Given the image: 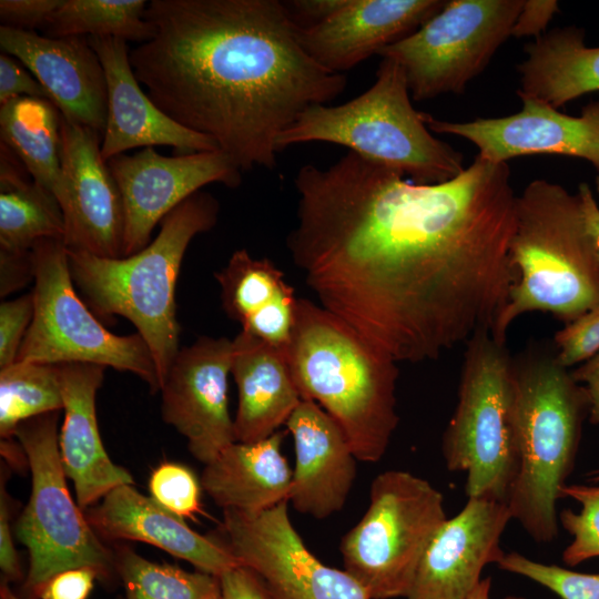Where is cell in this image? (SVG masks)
I'll list each match as a JSON object with an SVG mask.
<instances>
[{
	"label": "cell",
	"mask_w": 599,
	"mask_h": 599,
	"mask_svg": "<svg viewBox=\"0 0 599 599\" xmlns=\"http://www.w3.org/2000/svg\"><path fill=\"white\" fill-rule=\"evenodd\" d=\"M514 281L491 336L506 344L520 315L550 313L566 324L599 305V256L578 194L537 179L517 195L510 243Z\"/></svg>",
	"instance_id": "obj_6"
},
{
	"label": "cell",
	"mask_w": 599,
	"mask_h": 599,
	"mask_svg": "<svg viewBox=\"0 0 599 599\" xmlns=\"http://www.w3.org/2000/svg\"><path fill=\"white\" fill-rule=\"evenodd\" d=\"M232 344L231 375L238 393L235 441L254 443L286 424L302 398L285 351L244 331Z\"/></svg>",
	"instance_id": "obj_25"
},
{
	"label": "cell",
	"mask_w": 599,
	"mask_h": 599,
	"mask_svg": "<svg viewBox=\"0 0 599 599\" xmlns=\"http://www.w3.org/2000/svg\"><path fill=\"white\" fill-rule=\"evenodd\" d=\"M517 65L520 99L559 109L585 94L599 92V47H588L585 31L569 26L546 31L524 47Z\"/></svg>",
	"instance_id": "obj_28"
},
{
	"label": "cell",
	"mask_w": 599,
	"mask_h": 599,
	"mask_svg": "<svg viewBox=\"0 0 599 599\" xmlns=\"http://www.w3.org/2000/svg\"><path fill=\"white\" fill-rule=\"evenodd\" d=\"M61 3L62 0H1V26L28 31L43 27Z\"/></svg>",
	"instance_id": "obj_40"
},
{
	"label": "cell",
	"mask_w": 599,
	"mask_h": 599,
	"mask_svg": "<svg viewBox=\"0 0 599 599\" xmlns=\"http://www.w3.org/2000/svg\"><path fill=\"white\" fill-rule=\"evenodd\" d=\"M286 358L301 398L336 420L357 460L379 461L398 425L397 362L306 298L297 300Z\"/></svg>",
	"instance_id": "obj_3"
},
{
	"label": "cell",
	"mask_w": 599,
	"mask_h": 599,
	"mask_svg": "<svg viewBox=\"0 0 599 599\" xmlns=\"http://www.w3.org/2000/svg\"><path fill=\"white\" fill-rule=\"evenodd\" d=\"M144 19L154 35L130 51L136 80L241 171L274 169L278 136L346 88L304 50L284 1L152 0Z\"/></svg>",
	"instance_id": "obj_2"
},
{
	"label": "cell",
	"mask_w": 599,
	"mask_h": 599,
	"mask_svg": "<svg viewBox=\"0 0 599 599\" xmlns=\"http://www.w3.org/2000/svg\"><path fill=\"white\" fill-rule=\"evenodd\" d=\"M33 315L32 291L0 304V369L16 363Z\"/></svg>",
	"instance_id": "obj_38"
},
{
	"label": "cell",
	"mask_w": 599,
	"mask_h": 599,
	"mask_svg": "<svg viewBox=\"0 0 599 599\" xmlns=\"http://www.w3.org/2000/svg\"><path fill=\"white\" fill-rule=\"evenodd\" d=\"M60 136L64 184L59 204L65 247L100 257H123V204L101 155L102 134L61 115Z\"/></svg>",
	"instance_id": "obj_17"
},
{
	"label": "cell",
	"mask_w": 599,
	"mask_h": 599,
	"mask_svg": "<svg viewBox=\"0 0 599 599\" xmlns=\"http://www.w3.org/2000/svg\"><path fill=\"white\" fill-rule=\"evenodd\" d=\"M0 45L31 71L65 120L103 134L105 74L88 38H50L1 26Z\"/></svg>",
	"instance_id": "obj_19"
},
{
	"label": "cell",
	"mask_w": 599,
	"mask_h": 599,
	"mask_svg": "<svg viewBox=\"0 0 599 599\" xmlns=\"http://www.w3.org/2000/svg\"><path fill=\"white\" fill-rule=\"evenodd\" d=\"M512 357L483 331L466 343L458 398L441 439L446 467L465 473L468 498L504 501L518 470Z\"/></svg>",
	"instance_id": "obj_8"
},
{
	"label": "cell",
	"mask_w": 599,
	"mask_h": 599,
	"mask_svg": "<svg viewBox=\"0 0 599 599\" xmlns=\"http://www.w3.org/2000/svg\"><path fill=\"white\" fill-rule=\"evenodd\" d=\"M0 597L1 599H22L14 595L6 582L1 585Z\"/></svg>",
	"instance_id": "obj_50"
},
{
	"label": "cell",
	"mask_w": 599,
	"mask_h": 599,
	"mask_svg": "<svg viewBox=\"0 0 599 599\" xmlns=\"http://www.w3.org/2000/svg\"><path fill=\"white\" fill-rule=\"evenodd\" d=\"M570 373L577 383L585 384L582 386L589 402V420L599 425V352Z\"/></svg>",
	"instance_id": "obj_47"
},
{
	"label": "cell",
	"mask_w": 599,
	"mask_h": 599,
	"mask_svg": "<svg viewBox=\"0 0 599 599\" xmlns=\"http://www.w3.org/2000/svg\"><path fill=\"white\" fill-rule=\"evenodd\" d=\"M59 412L21 423L16 436L31 470V494L17 524L29 552L24 587L33 596L54 575L91 568L99 578L116 571L115 555L99 539L69 493L59 449Z\"/></svg>",
	"instance_id": "obj_10"
},
{
	"label": "cell",
	"mask_w": 599,
	"mask_h": 599,
	"mask_svg": "<svg viewBox=\"0 0 599 599\" xmlns=\"http://www.w3.org/2000/svg\"><path fill=\"white\" fill-rule=\"evenodd\" d=\"M417 111L402 67L382 58L373 85L339 105L314 104L278 136V152L328 142L407 175L419 184L446 182L465 170L463 154L435 138Z\"/></svg>",
	"instance_id": "obj_7"
},
{
	"label": "cell",
	"mask_w": 599,
	"mask_h": 599,
	"mask_svg": "<svg viewBox=\"0 0 599 599\" xmlns=\"http://www.w3.org/2000/svg\"><path fill=\"white\" fill-rule=\"evenodd\" d=\"M85 517L94 531L103 537L150 544L216 577L241 566L223 541L194 531L183 518L132 485L119 486L108 493Z\"/></svg>",
	"instance_id": "obj_24"
},
{
	"label": "cell",
	"mask_w": 599,
	"mask_h": 599,
	"mask_svg": "<svg viewBox=\"0 0 599 599\" xmlns=\"http://www.w3.org/2000/svg\"><path fill=\"white\" fill-rule=\"evenodd\" d=\"M0 567L6 581H16L21 577L18 555L10 528L7 497L1 488L0 500Z\"/></svg>",
	"instance_id": "obj_45"
},
{
	"label": "cell",
	"mask_w": 599,
	"mask_h": 599,
	"mask_svg": "<svg viewBox=\"0 0 599 599\" xmlns=\"http://www.w3.org/2000/svg\"><path fill=\"white\" fill-rule=\"evenodd\" d=\"M99 575L91 568L63 570L49 579L35 597L41 599H87Z\"/></svg>",
	"instance_id": "obj_41"
},
{
	"label": "cell",
	"mask_w": 599,
	"mask_h": 599,
	"mask_svg": "<svg viewBox=\"0 0 599 599\" xmlns=\"http://www.w3.org/2000/svg\"><path fill=\"white\" fill-rule=\"evenodd\" d=\"M590 479L591 481H599V469L593 470L590 473Z\"/></svg>",
	"instance_id": "obj_51"
},
{
	"label": "cell",
	"mask_w": 599,
	"mask_h": 599,
	"mask_svg": "<svg viewBox=\"0 0 599 599\" xmlns=\"http://www.w3.org/2000/svg\"><path fill=\"white\" fill-rule=\"evenodd\" d=\"M561 497L580 504V510L565 508L558 514L559 524L572 537L562 551L569 567L599 557V486L565 485Z\"/></svg>",
	"instance_id": "obj_34"
},
{
	"label": "cell",
	"mask_w": 599,
	"mask_h": 599,
	"mask_svg": "<svg viewBox=\"0 0 599 599\" xmlns=\"http://www.w3.org/2000/svg\"><path fill=\"white\" fill-rule=\"evenodd\" d=\"M232 341L201 336L179 349L161 385L163 420L204 465L235 441L229 412Z\"/></svg>",
	"instance_id": "obj_15"
},
{
	"label": "cell",
	"mask_w": 599,
	"mask_h": 599,
	"mask_svg": "<svg viewBox=\"0 0 599 599\" xmlns=\"http://www.w3.org/2000/svg\"><path fill=\"white\" fill-rule=\"evenodd\" d=\"M222 599H272L257 575L245 566H237L220 577Z\"/></svg>",
	"instance_id": "obj_43"
},
{
	"label": "cell",
	"mask_w": 599,
	"mask_h": 599,
	"mask_svg": "<svg viewBox=\"0 0 599 599\" xmlns=\"http://www.w3.org/2000/svg\"><path fill=\"white\" fill-rule=\"evenodd\" d=\"M521 109L500 118L450 122L428 114V129L460 136L491 163L527 155H561L590 163L599 173V98L587 103L580 115H569L532 99H520Z\"/></svg>",
	"instance_id": "obj_16"
},
{
	"label": "cell",
	"mask_w": 599,
	"mask_h": 599,
	"mask_svg": "<svg viewBox=\"0 0 599 599\" xmlns=\"http://www.w3.org/2000/svg\"><path fill=\"white\" fill-rule=\"evenodd\" d=\"M490 589H491V578L487 577L485 579H481L467 599H489ZM504 599H526V598L510 595V596L505 597Z\"/></svg>",
	"instance_id": "obj_49"
},
{
	"label": "cell",
	"mask_w": 599,
	"mask_h": 599,
	"mask_svg": "<svg viewBox=\"0 0 599 599\" xmlns=\"http://www.w3.org/2000/svg\"><path fill=\"white\" fill-rule=\"evenodd\" d=\"M128 599H222L219 577L150 561L129 548L115 554Z\"/></svg>",
	"instance_id": "obj_33"
},
{
	"label": "cell",
	"mask_w": 599,
	"mask_h": 599,
	"mask_svg": "<svg viewBox=\"0 0 599 599\" xmlns=\"http://www.w3.org/2000/svg\"><path fill=\"white\" fill-rule=\"evenodd\" d=\"M511 519L504 501L468 498L433 537L406 599H467L485 566L505 554L500 538Z\"/></svg>",
	"instance_id": "obj_18"
},
{
	"label": "cell",
	"mask_w": 599,
	"mask_h": 599,
	"mask_svg": "<svg viewBox=\"0 0 599 599\" xmlns=\"http://www.w3.org/2000/svg\"><path fill=\"white\" fill-rule=\"evenodd\" d=\"M559 11L556 0H524L511 30L516 38H539L546 33L547 26Z\"/></svg>",
	"instance_id": "obj_42"
},
{
	"label": "cell",
	"mask_w": 599,
	"mask_h": 599,
	"mask_svg": "<svg viewBox=\"0 0 599 599\" xmlns=\"http://www.w3.org/2000/svg\"><path fill=\"white\" fill-rule=\"evenodd\" d=\"M285 425L295 449L288 500L318 519L339 511L356 477L357 458L345 433L319 405L305 399Z\"/></svg>",
	"instance_id": "obj_22"
},
{
	"label": "cell",
	"mask_w": 599,
	"mask_h": 599,
	"mask_svg": "<svg viewBox=\"0 0 599 599\" xmlns=\"http://www.w3.org/2000/svg\"><path fill=\"white\" fill-rule=\"evenodd\" d=\"M105 74L108 116L101 155L111 158L134 148L169 145L182 154L215 151L209 136L191 131L161 111L136 80L126 41L113 37H88Z\"/></svg>",
	"instance_id": "obj_20"
},
{
	"label": "cell",
	"mask_w": 599,
	"mask_h": 599,
	"mask_svg": "<svg viewBox=\"0 0 599 599\" xmlns=\"http://www.w3.org/2000/svg\"><path fill=\"white\" fill-rule=\"evenodd\" d=\"M445 4L441 0H347L327 19L298 26V40L324 69L342 73L407 37Z\"/></svg>",
	"instance_id": "obj_21"
},
{
	"label": "cell",
	"mask_w": 599,
	"mask_h": 599,
	"mask_svg": "<svg viewBox=\"0 0 599 599\" xmlns=\"http://www.w3.org/2000/svg\"><path fill=\"white\" fill-rule=\"evenodd\" d=\"M104 369L89 363L58 364L64 412L59 449L81 509L119 486L133 484L131 474L108 456L100 436L95 397Z\"/></svg>",
	"instance_id": "obj_23"
},
{
	"label": "cell",
	"mask_w": 599,
	"mask_h": 599,
	"mask_svg": "<svg viewBox=\"0 0 599 599\" xmlns=\"http://www.w3.org/2000/svg\"><path fill=\"white\" fill-rule=\"evenodd\" d=\"M287 502L257 512L223 510V544L257 575L272 599H370L345 569L324 565L308 550Z\"/></svg>",
	"instance_id": "obj_13"
},
{
	"label": "cell",
	"mask_w": 599,
	"mask_h": 599,
	"mask_svg": "<svg viewBox=\"0 0 599 599\" xmlns=\"http://www.w3.org/2000/svg\"><path fill=\"white\" fill-rule=\"evenodd\" d=\"M518 470L507 505L537 544L559 534L557 502L573 470L589 402L556 354L530 348L512 357Z\"/></svg>",
	"instance_id": "obj_5"
},
{
	"label": "cell",
	"mask_w": 599,
	"mask_h": 599,
	"mask_svg": "<svg viewBox=\"0 0 599 599\" xmlns=\"http://www.w3.org/2000/svg\"><path fill=\"white\" fill-rule=\"evenodd\" d=\"M446 519L444 496L428 480L400 469L383 471L372 481L364 516L342 539L344 569L370 599L407 598Z\"/></svg>",
	"instance_id": "obj_9"
},
{
	"label": "cell",
	"mask_w": 599,
	"mask_h": 599,
	"mask_svg": "<svg viewBox=\"0 0 599 599\" xmlns=\"http://www.w3.org/2000/svg\"><path fill=\"white\" fill-rule=\"evenodd\" d=\"M595 185L599 196V175L596 176ZM577 194L580 200L586 229L595 243L599 256V204L593 196L590 185L586 182L579 184Z\"/></svg>",
	"instance_id": "obj_48"
},
{
	"label": "cell",
	"mask_w": 599,
	"mask_h": 599,
	"mask_svg": "<svg viewBox=\"0 0 599 599\" xmlns=\"http://www.w3.org/2000/svg\"><path fill=\"white\" fill-rule=\"evenodd\" d=\"M34 281L31 251L12 253L0 251V296L11 293Z\"/></svg>",
	"instance_id": "obj_44"
},
{
	"label": "cell",
	"mask_w": 599,
	"mask_h": 599,
	"mask_svg": "<svg viewBox=\"0 0 599 599\" xmlns=\"http://www.w3.org/2000/svg\"><path fill=\"white\" fill-rule=\"evenodd\" d=\"M30 176L19 158L1 143L0 251L23 253L43 238L63 240L60 204Z\"/></svg>",
	"instance_id": "obj_29"
},
{
	"label": "cell",
	"mask_w": 599,
	"mask_h": 599,
	"mask_svg": "<svg viewBox=\"0 0 599 599\" xmlns=\"http://www.w3.org/2000/svg\"><path fill=\"white\" fill-rule=\"evenodd\" d=\"M347 0H293L284 1L291 16L301 27L318 23L337 12Z\"/></svg>",
	"instance_id": "obj_46"
},
{
	"label": "cell",
	"mask_w": 599,
	"mask_h": 599,
	"mask_svg": "<svg viewBox=\"0 0 599 599\" xmlns=\"http://www.w3.org/2000/svg\"><path fill=\"white\" fill-rule=\"evenodd\" d=\"M63 409L58 365L16 362L0 369V435L37 416Z\"/></svg>",
	"instance_id": "obj_32"
},
{
	"label": "cell",
	"mask_w": 599,
	"mask_h": 599,
	"mask_svg": "<svg viewBox=\"0 0 599 599\" xmlns=\"http://www.w3.org/2000/svg\"><path fill=\"white\" fill-rule=\"evenodd\" d=\"M556 359L565 368L599 352V305L567 323L554 337Z\"/></svg>",
	"instance_id": "obj_37"
},
{
	"label": "cell",
	"mask_w": 599,
	"mask_h": 599,
	"mask_svg": "<svg viewBox=\"0 0 599 599\" xmlns=\"http://www.w3.org/2000/svg\"><path fill=\"white\" fill-rule=\"evenodd\" d=\"M524 0H449L378 55L404 70L415 101L461 94L511 35Z\"/></svg>",
	"instance_id": "obj_12"
},
{
	"label": "cell",
	"mask_w": 599,
	"mask_h": 599,
	"mask_svg": "<svg viewBox=\"0 0 599 599\" xmlns=\"http://www.w3.org/2000/svg\"><path fill=\"white\" fill-rule=\"evenodd\" d=\"M22 97L49 100L42 84L21 67L12 55H0V105Z\"/></svg>",
	"instance_id": "obj_39"
},
{
	"label": "cell",
	"mask_w": 599,
	"mask_h": 599,
	"mask_svg": "<svg viewBox=\"0 0 599 599\" xmlns=\"http://www.w3.org/2000/svg\"><path fill=\"white\" fill-rule=\"evenodd\" d=\"M286 245L319 305L397 363L437 359L491 333L514 275L517 195L507 163L476 156L419 184L347 151L294 179Z\"/></svg>",
	"instance_id": "obj_1"
},
{
	"label": "cell",
	"mask_w": 599,
	"mask_h": 599,
	"mask_svg": "<svg viewBox=\"0 0 599 599\" xmlns=\"http://www.w3.org/2000/svg\"><path fill=\"white\" fill-rule=\"evenodd\" d=\"M215 278L223 309L242 331L277 348L287 347L298 298L273 262L237 250Z\"/></svg>",
	"instance_id": "obj_26"
},
{
	"label": "cell",
	"mask_w": 599,
	"mask_h": 599,
	"mask_svg": "<svg viewBox=\"0 0 599 599\" xmlns=\"http://www.w3.org/2000/svg\"><path fill=\"white\" fill-rule=\"evenodd\" d=\"M106 163L123 204V257L149 245L154 226L203 186L222 183L235 187L241 183V170L221 150L164 156L144 148Z\"/></svg>",
	"instance_id": "obj_14"
},
{
	"label": "cell",
	"mask_w": 599,
	"mask_h": 599,
	"mask_svg": "<svg viewBox=\"0 0 599 599\" xmlns=\"http://www.w3.org/2000/svg\"><path fill=\"white\" fill-rule=\"evenodd\" d=\"M219 201L199 191L172 210L156 237L124 257H100L68 250L71 277L98 317L129 319L148 344L162 385L179 349L175 290L185 251L217 222ZM161 389V388H160Z\"/></svg>",
	"instance_id": "obj_4"
},
{
	"label": "cell",
	"mask_w": 599,
	"mask_h": 599,
	"mask_svg": "<svg viewBox=\"0 0 599 599\" xmlns=\"http://www.w3.org/2000/svg\"><path fill=\"white\" fill-rule=\"evenodd\" d=\"M31 254L34 315L16 362L112 367L133 373L153 393L160 392L155 363L143 337L108 331L77 294L63 240H40Z\"/></svg>",
	"instance_id": "obj_11"
},
{
	"label": "cell",
	"mask_w": 599,
	"mask_h": 599,
	"mask_svg": "<svg viewBox=\"0 0 599 599\" xmlns=\"http://www.w3.org/2000/svg\"><path fill=\"white\" fill-rule=\"evenodd\" d=\"M144 0H62L42 27L45 37H113L149 41L153 27L144 19Z\"/></svg>",
	"instance_id": "obj_31"
},
{
	"label": "cell",
	"mask_w": 599,
	"mask_h": 599,
	"mask_svg": "<svg viewBox=\"0 0 599 599\" xmlns=\"http://www.w3.org/2000/svg\"><path fill=\"white\" fill-rule=\"evenodd\" d=\"M61 113L49 100L22 97L0 105L1 143L58 203L63 194Z\"/></svg>",
	"instance_id": "obj_30"
},
{
	"label": "cell",
	"mask_w": 599,
	"mask_h": 599,
	"mask_svg": "<svg viewBox=\"0 0 599 599\" xmlns=\"http://www.w3.org/2000/svg\"><path fill=\"white\" fill-rule=\"evenodd\" d=\"M201 487L194 473L177 463L160 464L149 479L151 498L183 519L202 514Z\"/></svg>",
	"instance_id": "obj_36"
},
{
	"label": "cell",
	"mask_w": 599,
	"mask_h": 599,
	"mask_svg": "<svg viewBox=\"0 0 599 599\" xmlns=\"http://www.w3.org/2000/svg\"><path fill=\"white\" fill-rule=\"evenodd\" d=\"M497 566L537 582L561 599H599V573H582L538 562L517 551L505 552Z\"/></svg>",
	"instance_id": "obj_35"
},
{
	"label": "cell",
	"mask_w": 599,
	"mask_h": 599,
	"mask_svg": "<svg viewBox=\"0 0 599 599\" xmlns=\"http://www.w3.org/2000/svg\"><path fill=\"white\" fill-rule=\"evenodd\" d=\"M283 439L277 430L258 441H234L205 465L202 488L223 510L257 512L288 501L293 470Z\"/></svg>",
	"instance_id": "obj_27"
}]
</instances>
